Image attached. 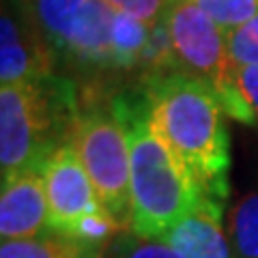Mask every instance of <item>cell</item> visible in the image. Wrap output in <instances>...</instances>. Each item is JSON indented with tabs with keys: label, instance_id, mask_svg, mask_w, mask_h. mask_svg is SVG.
<instances>
[{
	"label": "cell",
	"instance_id": "cell-12",
	"mask_svg": "<svg viewBox=\"0 0 258 258\" xmlns=\"http://www.w3.org/2000/svg\"><path fill=\"white\" fill-rule=\"evenodd\" d=\"M153 26L125 13L114 11L110 32L112 50V69L114 71H134L140 69L144 52H147Z\"/></svg>",
	"mask_w": 258,
	"mask_h": 258
},
{
	"label": "cell",
	"instance_id": "cell-11",
	"mask_svg": "<svg viewBox=\"0 0 258 258\" xmlns=\"http://www.w3.org/2000/svg\"><path fill=\"white\" fill-rule=\"evenodd\" d=\"M101 247L67 237L62 232L47 230L43 235L11 239L0 243V258H95Z\"/></svg>",
	"mask_w": 258,
	"mask_h": 258
},
{
	"label": "cell",
	"instance_id": "cell-7",
	"mask_svg": "<svg viewBox=\"0 0 258 258\" xmlns=\"http://www.w3.org/2000/svg\"><path fill=\"white\" fill-rule=\"evenodd\" d=\"M56 56L30 20L22 0H3L0 13V86L56 74Z\"/></svg>",
	"mask_w": 258,
	"mask_h": 258
},
{
	"label": "cell",
	"instance_id": "cell-15",
	"mask_svg": "<svg viewBox=\"0 0 258 258\" xmlns=\"http://www.w3.org/2000/svg\"><path fill=\"white\" fill-rule=\"evenodd\" d=\"M196 3L224 32L258 15V0H196Z\"/></svg>",
	"mask_w": 258,
	"mask_h": 258
},
{
	"label": "cell",
	"instance_id": "cell-4",
	"mask_svg": "<svg viewBox=\"0 0 258 258\" xmlns=\"http://www.w3.org/2000/svg\"><path fill=\"white\" fill-rule=\"evenodd\" d=\"M71 144L112 217L132 230L129 134L118 97L80 110Z\"/></svg>",
	"mask_w": 258,
	"mask_h": 258
},
{
	"label": "cell",
	"instance_id": "cell-8",
	"mask_svg": "<svg viewBox=\"0 0 258 258\" xmlns=\"http://www.w3.org/2000/svg\"><path fill=\"white\" fill-rule=\"evenodd\" d=\"M47 230L52 228L41 168L5 176L0 189V239H26Z\"/></svg>",
	"mask_w": 258,
	"mask_h": 258
},
{
	"label": "cell",
	"instance_id": "cell-1",
	"mask_svg": "<svg viewBox=\"0 0 258 258\" xmlns=\"http://www.w3.org/2000/svg\"><path fill=\"white\" fill-rule=\"evenodd\" d=\"M142 95L159 136L194 176L203 196H228L230 138L215 88L181 71L142 80Z\"/></svg>",
	"mask_w": 258,
	"mask_h": 258
},
{
	"label": "cell",
	"instance_id": "cell-18",
	"mask_svg": "<svg viewBox=\"0 0 258 258\" xmlns=\"http://www.w3.org/2000/svg\"><path fill=\"white\" fill-rule=\"evenodd\" d=\"M237 86L252 116V125H258V64L237 69Z\"/></svg>",
	"mask_w": 258,
	"mask_h": 258
},
{
	"label": "cell",
	"instance_id": "cell-6",
	"mask_svg": "<svg viewBox=\"0 0 258 258\" xmlns=\"http://www.w3.org/2000/svg\"><path fill=\"white\" fill-rule=\"evenodd\" d=\"M50 228L95 247H106L125 228L103 207L74 144L64 142L41 164Z\"/></svg>",
	"mask_w": 258,
	"mask_h": 258
},
{
	"label": "cell",
	"instance_id": "cell-17",
	"mask_svg": "<svg viewBox=\"0 0 258 258\" xmlns=\"http://www.w3.org/2000/svg\"><path fill=\"white\" fill-rule=\"evenodd\" d=\"M106 3L118 13L136 18L147 24H159L170 11L174 0H106Z\"/></svg>",
	"mask_w": 258,
	"mask_h": 258
},
{
	"label": "cell",
	"instance_id": "cell-13",
	"mask_svg": "<svg viewBox=\"0 0 258 258\" xmlns=\"http://www.w3.org/2000/svg\"><path fill=\"white\" fill-rule=\"evenodd\" d=\"M228 232L237 258H258V191L237 200L228 217Z\"/></svg>",
	"mask_w": 258,
	"mask_h": 258
},
{
	"label": "cell",
	"instance_id": "cell-10",
	"mask_svg": "<svg viewBox=\"0 0 258 258\" xmlns=\"http://www.w3.org/2000/svg\"><path fill=\"white\" fill-rule=\"evenodd\" d=\"M22 3L58 62V54L71 28L91 0H22Z\"/></svg>",
	"mask_w": 258,
	"mask_h": 258
},
{
	"label": "cell",
	"instance_id": "cell-9",
	"mask_svg": "<svg viewBox=\"0 0 258 258\" xmlns=\"http://www.w3.org/2000/svg\"><path fill=\"white\" fill-rule=\"evenodd\" d=\"M222 205L205 198L159 239H164L181 258H237L222 224Z\"/></svg>",
	"mask_w": 258,
	"mask_h": 258
},
{
	"label": "cell",
	"instance_id": "cell-19",
	"mask_svg": "<svg viewBox=\"0 0 258 258\" xmlns=\"http://www.w3.org/2000/svg\"><path fill=\"white\" fill-rule=\"evenodd\" d=\"M95 258H101V256H95Z\"/></svg>",
	"mask_w": 258,
	"mask_h": 258
},
{
	"label": "cell",
	"instance_id": "cell-2",
	"mask_svg": "<svg viewBox=\"0 0 258 258\" xmlns=\"http://www.w3.org/2000/svg\"><path fill=\"white\" fill-rule=\"evenodd\" d=\"M118 101L129 134L132 230L142 237H161L205 196L153 125L142 91L118 97Z\"/></svg>",
	"mask_w": 258,
	"mask_h": 258
},
{
	"label": "cell",
	"instance_id": "cell-5",
	"mask_svg": "<svg viewBox=\"0 0 258 258\" xmlns=\"http://www.w3.org/2000/svg\"><path fill=\"white\" fill-rule=\"evenodd\" d=\"M176 69L215 88L226 116L252 125L237 86V67L226 50V32L200 9L196 0H174L166 13Z\"/></svg>",
	"mask_w": 258,
	"mask_h": 258
},
{
	"label": "cell",
	"instance_id": "cell-16",
	"mask_svg": "<svg viewBox=\"0 0 258 258\" xmlns=\"http://www.w3.org/2000/svg\"><path fill=\"white\" fill-rule=\"evenodd\" d=\"M226 50L237 69L258 64V15L237 28L226 30Z\"/></svg>",
	"mask_w": 258,
	"mask_h": 258
},
{
	"label": "cell",
	"instance_id": "cell-3",
	"mask_svg": "<svg viewBox=\"0 0 258 258\" xmlns=\"http://www.w3.org/2000/svg\"><path fill=\"white\" fill-rule=\"evenodd\" d=\"M78 84L58 74L0 86V174L41 168L71 140L80 116Z\"/></svg>",
	"mask_w": 258,
	"mask_h": 258
},
{
	"label": "cell",
	"instance_id": "cell-14",
	"mask_svg": "<svg viewBox=\"0 0 258 258\" xmlns=\"http://www.w3.org/2000/svg\"><path fill=\"white\" fill-rule=\"evenodd\" d=\"M101 258H181L159 237H142L134 230L116 235L101 249Z\"/></svg>",
	"mask_w": 258,
	"mask_h": 258
}]
</instances>
